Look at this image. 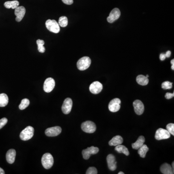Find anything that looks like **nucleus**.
Here are the masks:
<instances>
[{"instance_id": "f257e3e1", "label": "nucleus", "mask_w": 174, "mask_h": 174, "mask_svg": "<svg viewBox=\"0 0 174 174\" xmlns=\"http://www.w3.org/2000/svg\"><path fill=\"white\" fill-rule=\"evenodd\" d=\"M43 166L46 169L51 168L54 164V159L49 153H46L43 155L41 160Z\"/></svg>"}, {"instance_id": "f03ea898", "label": "nucleus", "mask_w": 174, "mask_h": 174, "mask_svg": "<svg viewBox=\"0 0 174 174\" xmlns=\"http://www.w3.org/2000/svg\"><path fill=\"white\" fill-rule=\"evenodd\" d=\"M35 130L33 127L28 126L22 130L20 134V138L23 141H27L33 137Z\"/></svg>"}, {"instance_id": "7ed1b4c3", "label": "nucleus", "mask_w": 174, "mask_h": 174, "mask_svg": "<svg viewBox=\"0 0 174 174\" xmlns=\"http://www.w3.org/2000/svg\"><path fill=\"white\" fill-rule=\"evenodd\" d=\"M91 64V59L89 57H83L78 60L77 62V67L80 71H84L90 66Z\"/></svg>"}, {"instance_id": "20e7f679", "label": "nucleus", "mask_w": 174, "mask_h": 174, "mask_svg": "<svg viewBox=\"0 0 174 174\" xmlns=\"http://www.w3.org/2000/svg\"><path fill=\"white\" fill-rule=\"evenodd\" d=\"M46 26L47 30L51 32L55 33L60 32V25L55 20H47L46 22Z\"/></svg>"}, {"instance_id": "39448f33", "label": "nucleus", "mask_w": 174, "mask_h": 174, "mask_svg": "<svg viewBox=\"0 0 174 174\" xmlns=\"http://www.w3.org/2000/svg\"><path fill=\"white\" fill-rule=\"evenodd\" d=\"M81 129L85 133L92 134L95 132L96 126L93 122L91 121H86L82 123Z\"/></svg>"}, {"instance_id": "423d86ee", "label": "nucleus", "mask_w": 174, "mask_h": 174, "mask_svg": "<svg viewBox=\"0 0 174 174\" xmlns=\"http://www.w3.org/2000/svg\"><path fill=\"white\" fill-rule=\"evenodd\" d=\"M171 134L167 130L163 128L158 129L156 130L155 138L157 140L167 139L170 138Z\"/></svg>"}, {"instance_id": "0eeeda50", "label": "nucleus", "mask_w": 174, "mask_h": 174, "mask_svg": "<svg viewBox=\"0 0 174 174\" xmlns=\"http://www.w3.org/2000/svg\"><path fill=\"white\" fill-rule=\"evenodd\" d=\"M99 151V149L98 148L92 146L83 150L82 154L84 159L88 160L91 157V155L96 154L98 153Z\"/></svg>"}, {"instance_id": "6e6552de", "label": "nucleus", "mask_w": 174, "mask_h": 174, "mask_svg": "<svg viewBox=\"0 0 174 174\" xmlns=\"http://www.w3.org/2000/svg\"><path fill=\"white\" fill-rule=\"evenodd\" d=\"M55 86V81L51 78H47L44 84V90L46 93H51L54 89Z\"/></svg>"}, {"instance_id": "1a4fd4ad", "label": "nucleus", "mask_w": 174, "mask_h": 174, "mask_svg": "<svg viewBox=\"0 0 174 174\" xmlns=\"http://www.w3.org/2000/svg\"><path fill=\"white\" fill-rule=\"evenodd\" d=\"M120 104L121 101L119 99H113L109 104V110L112 112H116L120 109Z\"/></svg>"}, {"instance_id": "9d476101", "label": "nucleus", "mask_w": 174, "mask_h": 174, "mask_svg": "<svg viewBox=\"0 0 174 174\" xmlns=\"http://www.w3.org/2000/svg\"><path fill=\"white\" fill-rule=\"evenodd\" d=\"M73 106L72 100L70 98L65 99L62 105V111L64 114H68L72 110Z\"/></svg>"}, {"instance_id": "9b49d317", "label": "nucleus", "mask_w": 174, "mask_h": 174, "mask_svg": "<svg viewBox=\"0 0 174 174\" xmlns=\"http://www.w3.org/2000/svg\"><path fill=\"white\" fill-rule=\"evenodd\" d=\"M62 132V128L59 126L51 127L45 130V134L49 137H53L59 135Z\"/></svg>"}, {"instance_id": "f8f14e48", "label": "nucleus", "mask_w": 174, "mask_h": 174, "mask_svg": "<svg viewBox=\"0 0 174 174\" xmlns=\"http://www.w3.org/2000/svg\"><path fill=\"white\" fill-rule=\"evenodd\" d=\"M103 85L99 81H94L89 86V91L94 94H99L102 91Z\"/></svg>"}, {"instance_id": "ddd939ff", "label": "nucleus", "mask_w": 174, "mask_h": 174, "mask_svg": "<svg viewBox=\"0 0 174 174\" xmlns=\"http://www.w3.org/2000/svg\"><path fill=\"white\" fill-rule=\"evenodd\" d=\"M133 106L134 108L135 113L138 115H141L144 111V105L140 100H136L133 103Z\"/></svg>"}, {"instance_id": "4468645a", "label": "nucleus", "mask_w": 174, "mask_h": 174, "mask_svg": "<svg viewBox=\"0 0 174 174\" xmlns=\"http://www.w3.org/2000/svg\"><path fill=\"white\" fill-rule=\"evenodd\" d=\"M120 16V11L119 9L117 8H114L111 11L109 16L107 18L108 21L109 23H112L115 21L118 20Z\"/></svg>"}, {"instance_id": "2eb2a0df", "label": "nucleus", "mask_w": 174, "mask_h": 174, "mask_svg": "<svg viewBox=\"0 0 174 174\" xmlns=\"http://www.w3.org/2000/svg\"><path fill=\"white\" fill-rule=\"evenodd\" d=\"M108 167L111 171L115 170L117 169V161L116 158L113 154H109L107 158Z\"/></svg>"}, {"instance_id": "dca6fc26", "label": "nucleus", "mask_w": 174, "mask_h": 174, "mask_svg": "<svg viewBox=\"0 0 174 174\" xmlns=\"http://www.w3.org/2000/svg\"><path fill=\"white\" fill-rule=\"evenodd\" d=\"M15 9V14L16 16V21L17 22L21 21L25 14V8L22 6H18Z\"/></svg>"}, {"instance_id": "f3484780", "label": "nucleus", "mask_w": 174, "mask_h": 174, "mask_svg": "<svg viewBox=\"0 0 174 174\" xmlns=\"http://www.w3.org/2000/svg\"><path fill=\"white\" fill-rule=\"evenodd\" d=\"M16 156V151L14 149H10L8 150L6 154V161L9 164H12L14 163Z\"/></svg>"}, {"instance_id": "a211bd4d", "label": "nucleus", "mask_w": 174, "mask_h": 174, "mask_svg": "<svg viewBox=\"0 0 174 174\" xmlns=\"http://www.w3.org/2000/svg\"><path fill=\"white\" fill-rule=\"evenodd\" d=\"M123 141V138L120 135H116L110 140L109 142V145L111 146H117L119 145L122 144Z\"/></svg>"}, {"instance_id": "6ab92c4d", "label": "nucleus", "mask_w": 174, "mask_h": 174, "mask_svg": "<svg viewBox=\"0 0 174 174\" xmlns=\"http://www.w3.org/2000/svg\"><path fill=\"white\" fill-rule=\"evenodd\" d=\"M160 171L161 173L164 174H173L174 171L170 165L165 163L160 167Z\"/></svg>"}, {"instance_id": "aec40b11", "label": "nucleus", "mask_w": 174, "mask_h": 174, "mask_svg": "<svg viewBox=\"0 0 174 174\" xmlns=\"http://www.w3.org/2000/svg\"><path fill=\"white\" fill-rule=\"evenodd\" d=\"M145 142V138L143 136H140L136 140L134 143L132 144V146L133 149H138Z\"/></svg>"}, {"instance_id": "412c9836", "label": "nucleus", "mask_w": 174, "mask_h": 174, "mask_svg": "<svg viewBox=\"0 0 174 174\" xmlns=\"http://www.w3.org/2000/svg\"><path fill=\"white\" fill-rule=\"evenodd\" d=\"M149 79L146 76L140 74L136 77V82L141 86H146L149 83Z\"/></svg>"}, {"instance_id": "4be33fe9", "label": "nucleus", "mask_w": 174, "mask_h": 174, "mask_svg": "<svg viewBox=\"0 0 174 174\" xmlns=\"http://www.w3.org/2000/svg\"><path fill=\"white\" fill-rule=\"evenodd\" d=\"M115 149L119 153H123L126 156L129 155V151L128 149L124 146L122 145V144L116 146V147L115 148Z\"/></svg>"}, {"instance_id": "5701e85b", "label": "nucleus", "mask_w": 174, "mask_h": 174, "mask_svg": "<svg viewBox=\"0 0 174 174\" xmlns=\"http://www.w3.org/2000/svg\"><path fill=\"white\" fill-rule=\"evenodd\" d=\"M149 150V148H148L146 145L144 144L139 149H138V153L140 157L142 158H145L146 154Z\"/></svg>"}, {"instance_id": "b1692460", "label": "nucleus", "mask_w": 174, "mask_h": 174, "mask_svg": "<svg viewBox=\"0 0 174 174\" xmlns=\"http://www.w3.org/2000/svg\"><path fill=\"white\" fill-rule=\"evenodd\" d=\"M19 2L17 1H13L6 2L4 4L5 7L7 9H16L19 6Z\"/></svg>"}, {"instance_id": "393cba45", "label": "nucleus", "mask_w": 174, "mask_h": 174, "mask_svg": "<svg viewBox=\"0 0 174 174\" xmlns=\"http://www.w3.org/2000/svg\"><path fill=\"white\" fill-rule=\"evenodd\" d=\"M9 101L8 96L5 93L0 94V107H5L7 105Z\"/></svg>"}, {"instance_id": "a878e982", "label": "nucleus", "mask_w": 174, "mask_h": 174, "mask_svg": "<svg viewBox=\"0 0 174 174\" xmlns=\"http://www.w3.org/2000/svg\"><path fill=\"white\" fill-rule=\"evenodd\" d=\"M37 44L38 47V51L39 52L44 53L45 52V47H44V45L45 44V42L43 40L38 39L37 40Z\"/></svg>"}, {"instance_id": "bb28decb", "label": "nucleus", "mask_w": 174, "mask_h": 174, "mask_svg": "<svg viewBox=\"0 0 174 174\" xmlns=\"http://www.w3.org/2000/svg\"><path fill=\"white\" fill-rule=\"evenodd\" d=\"M58 24L62 27H66L68 25L67 17L65 16L61 17L59 20Z\"/></svg>"}, {"instance_id": "cd10ccee", "label": "nucleus", "mask_w": 174, "mask_h": 174, "mask_svg": "<svg viewBox=\"0 0 174 174\" xmlns=\"http://www.w3.org/2000/svg\"><path fill=\"white\" fill-rule=\"evenodd\" d=\"M29 104H30V101L28 99H23L22 100L21 104L19 105V108L21 110L25 109L29 106Z\"/></svg>"}, {"instance_id": "c85d7f7f", "label": "nucleus", "mask_w": 174, "mask_h": 174, "mask_svg": "<svg viewBox=\"0 0 174 174\" xmlns=\"http://www.w3.org/2000/svg\"><path fill=\"white\" fill-rule=\"evenodd\" d=\"M161 88L164 89H169L172 88V83L171 82L165 81L161 84Z\"/></svg>"}, {"instance_id": "c756f323", "label": "nucleus", "mask_w": 174, "mask_h": 174, "mask_svg": "<svg viewBox=\"0 0 174 174\" xmlns=\"http://www.w3.org/2000/svg\"><path fill=\"white\" fill-rule=\"evenodd\" d=\"M166 130H167L170 134L174 135V124L169 123L166 126Z\"/></svg>"}, {"instance_id": "7c9ffc66", "label": "nucleus", "mask_w": 174, "mask_h": 174, "mask_svg": "<svg viewBox=\"0 0 174 174\" xmlns=\"http://www.w3.org/2000/svg\"><path fill=\"white\" fill-rule=\"evenodd\" d=\"M98 173L97 170L94 167H90L88 169L86 172V174H97Z\"/></svg>"}, {"instance_id": "2f4dec72", "label": "nucleus", "mask_w": 174, "mask_h": 174, "mask_svg": "<svg viewBox=\"0 0 174 174\" xmlns=\"http://www.w3.org/2000/svg\"><path fill=\"white\" fill-rule=\"evenodd\" d=\"M8 122V119L6 118H3L0 119V129L4 127Z\"/></svg>"}, {"instance_id": "473e14b6", "label": "nucleus", "mask_w": 174, "mask_h": 174, "mask_svg": "<svg viewBox=\"0 0 174 174\" xmlns=\"http://www.w3.org/2000/svg\"><path fill=\"white\" fill-rule=\"evenodd\" d=\"M174 92H173V93H167L165 94V97L167 99H170L174 97Z\"/></svg>"}, {"instance_id": "72a5a7b5", "label": "nucleus", "mask_w": 174, "mask_h": 174, "mask_svg": "<svg viewBox=\"0 0 174 174\" xmlns=\"http://www.w3.org/2000/svg\"><path fill=\"white\" fill-rule=\"evenodd\" d=\"M62 1L66 5H71L73 3V0H62Z\"/></svg>"}, {"instance_id": "f704fd0d", "label": "nucleus", "mask_w": 174, "mask_h": 174, "mask_svg": "<svg viewBox=\"0 0 174 174\" xmlns=\"http://www.w3.org/2000/svg\"><path fill=\"white\" fill-rule=\"evenodd\" d=\"M165 58H166V56H165V54H164V53H161L160 54V59L161 61H164L165 60Z\"/></svg>"}, {"instance_id": "c9c22d12", "label": "nucleus", "mask_w": 174, "mask_h": 174, "mask_svg": "<svg viewBox=\"0 0 174 174\" xmlns=\"http://www.w3.org/2000/svg\"><path fill=\"white\" fill-rule=\"evenodd\" d=\"M171 52L170 51H167L166 52V53H165V56H166V57L169 58L171 56Z\"/></svg>"}, {"instance_id": "e433bc0d", "label": "nucleus", "mask_w": 174, "mask_h": 174, "mask_svg": "<svg viewBox=\"0 0 174 174\" xmlns=\"http://www.w3.org/2000/svg\"><path fill=\"white\" fill-rule=\"evenodd\" d=\"M5 172L4 170L0 167V174H5Z\"/></svg>"}, {"instance_id": "4c0bfd02", "label": "nucleus", "mask_w": 174, "mask_h": 174, "mask_svg": "<svg viewBox=\"0 0 174 174\" xmlns=\"http://www.w3.org/2000/svg\"><path fill=\"white\" fill-rule=\"evenodd\" d=\"M171 63L172 64V65H174V60L173 59V60H171Z\"/></svg>"}, {"instance_id": "58836bf2", "label": "nucleus", "mask_w": 174, "mask_h": 174, "mask_svg": "<svg viewBox=\"0 0 174 174\" xmlns=\"http://www.w3.org/2000/svg\"><path fill=\"white\" fill-rule=\"evenodd\" d=\"M172 169H173V170L174 171V161H173V163H172Z\"/></svg>"}, {"instance_id": "ea45409f", "label": "nucleus", "mask_w": 174, "mask_h": 174, "mask_svg": "<svg viewBox=\"0 0 174 174\" xmlns=\"http://www.w3.org/2000/svg\"><path fill=\"white\" fill-rule=\"evenodd\" d=\"M124 173L123 172H119V173H118V174H124Z\"/></svg>"}, {"instance_id": "a19ab883", "label": "nucleus", "mask_w": 174, "mask_h": 174, "mask_svg": "<svg viewBox=\"0 0 174 174\" xmlns=\"http://www.w3.org/2000/svg\"><path fill=\"white\" fill-rule=\"evenodd\" d=\"M146 77H147V78H149V75H148V74H147V76H146Z\"/></svg>"}]
</instances>
